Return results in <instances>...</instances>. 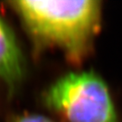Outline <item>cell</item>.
<instances>
[{
  "label": "cell",
  "instance_id": "6da1fadb",
  "mask_svg": "<svg viewBox=\"0 0 122 122\" xmlns=\"http://www.w3.org/2000/svg\"><path fill=\"white\" fill-rule=\"evenodd\" d=\"M12 5L33 35L59 45L76 61L86 53L100 23V2L97 0H21Z\"/></svg>",
  "mask_w": 122,
  "mask_h": 122
},
{
  "label": "cell",
  "instance_id": "7a4b0ae2",
  "mask_svg": "<svg viewBox=\"0 0 122 122\" xmlns=\"http://www.w3.org/2000/svg\"><path fill=\"white\" fill-rule=\"evenodd\" d=\"M45 100L69 122H117L109 90L93 72L69 73L59 79Z\"/></svg>",
  "mask_w": 122,
  "mask_h": 122
},
{
  "label": "cell",
  "instance_id": "3957f363",
  "mask_svg": "<svg viewBox=\"0 0 122 122\" xmlns=\"http://www.w3.org/2000/svg\"><path fill=\"white\" fill-rule=\"evenodd\" d=\"M22 54L11 29L0 17V78L13 86L24 72Z\"/></svg>",
  "mask_w": 122,
  "mask_h": 122
},
{
  "label": "cell",
  "instance_id": "277c9868",
  "mask_svg": "<svg viewBox=\"0 0 122 122\" xmlns=\"http://www.w3.org/2000/svg\"><path fill=\"white\" fill-rule=\"evenodd\" d=\"M15 122H52L49 118L39 115H25L17 118Z\"/></svg>",
  "mask_w": 122,
  "mask_h": 122
}]
</instances>
